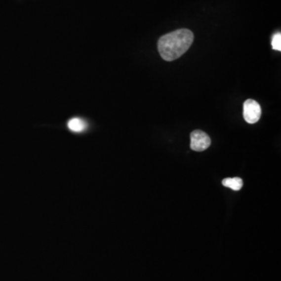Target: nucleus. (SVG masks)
Returning <instances> with one entry per match:
<instances>
[{"label":"nucleus","mask_w":281,"mask_h":281,"mask_svg":"<svg viewBox=\"0 0 281 281\" xmlns=\"http://www.w3.org/2000/svg\"><path fill=\"white\" fill-rule=\"evenodd\" d=\"M67 127L73 132L80 133L87 128V123L80 118H73L68 121Z\"/></svg>","instance_id":"obj_4"},{"label":"nucleus","mask_w":281,"mask_h":281,"mask_svg":"<svg viewBox=\"0 0 281 281\" xmlns=\"http://www.w3.org/2000/svg\"><path fill=\"white\" fill-rule=\"evenodd\" d=\"M273 48L274 50L281 51V32L276 33L273 36L272 41H271Z\"/></svg>","instance_id":"obj_6"},{"label":"nucleus","mask_w":281,"mask_h":281,"mask_svg":"<svg viewBox=\"0 0 281 281\" xmlns=\"http://www.w3.org/2000/svg\"><path fill=\"white\" fill-rule=\"evenodd\" d=\"M194 41V35L188 29H179L166 34L159 40L158 51L166 61H173L189 49Z\"/></svg>","instance_id":"obj_1"},{"label":"nucleus","mask_w":281,"mask_h":281,"mask_svg":"<svg viewBox=\"0 0 281 281\" xmlns=\"http://www.w3.org/2000/svg\"><path fill=\"white\" fill-rule=\"evenodd\" d=\"M211 139L209 135L202 130H194L191 134V149L193 151L202 152L210 146Z\"/></svg>","instance_id":"obj_3"},{"label":"nucleus","mask_w":281,"mask_h":281,"mask_svg":"<svg viewBox=\"0 0 281 281\" xmlns=\"http://www.w3.org/2000/svg\"><path fill=\"white\" fill-rule=\"evenodd\" d=\"M223 185L230 188L234 191H239L243 186V181L240 177H234V178H226L222 181Z\"/></svg>","instance_id":"obj_5"},{"label":"nucleus","mask_w":281,"mask_h":281,"mask_svg":"<svg viewBox=\"0 0 281 281\" xmlns=\"http://www.w3.org/2000/svg\"><path fill=\"white\" fill-rule=\"evenodd\" d=\"M260 106L254 99H247L243 106V116L246 122L251 124L256 123L261 118Z\"/></svg>","instance_id":"obj_2"}]
</instances>
